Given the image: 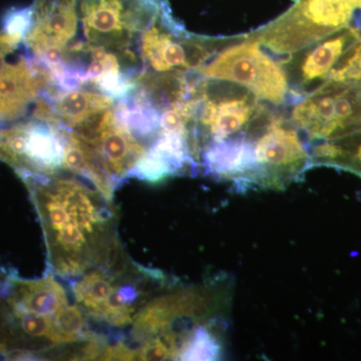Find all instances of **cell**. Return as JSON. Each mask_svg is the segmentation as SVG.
I'll use <instances>...</instances> for the list:
<instances>
[{
    "mask_svg": "<svg viewBox=\"0 0 361 361\" xmlns=\"http://www.w3.org/2000/svg\"><path fill=\"white\" fill-rule=\"evenodd\" d=\"M167 0H75L68 39L47 71L59 87L118 96L141 80L144 32Z\"/></svg>",
    "mask_w": 361,
    "mask_h": 361,
    "instance_id": "6da1fadb",
    "label": "cell"
},
{
    "mask_svg": "<svg viewBox=\"0 0 361 361\" xmlns=\"http://www.w3.org/2000/svg\"><path fill=\"white\" fill-rule=\"evenodd\" d=\"M44 228L54 275L73 279L106 265L123 250L116 233L111 198L87 179L63 171L20 176Z\"/></svg>",
    "mask_w": 361,
    "mask_h": 361,
    "instance_id": "7a4b0ae2",
    "label": "cell"
},
{
    "mask_svg": "<svg viewBox=\"0 0 361 361\" xmlns=\"http://www.w3.org/2000/svg\"><path fill=\"white\" fill-rule=\"evenodd\" d=\"M160 278L128 260L123 251L108 264L97 266L71 279L73 298L97 322L129 326L148 303Z\"/></svg>",
    "mask_w": 361,
    "mask_h": 361,
    "instance_id": "3957f363",
    "label": "cell"
},
{
    "mask_svg": "<svg viewBox=\"0 0 361 361\" xmlns=\"http://www.w3.org/2000/svg\"><path fill=\"white\" fill-rule=\"evenodd\" d=\"M344 30L361 32V0H294L279 18L249 37L287 56Z\"/></svg>",
    "mask_w": 361,
    "mask_h": 361,
    "instance_id": "277c9868",
    "label": "cell"
},
{
    "mask_svg": "<svg viewBox=\"0 0 361 361\" xmlns=\"http://www.w3.org/2000/svg\"><path fill=\"white\" fill-rule=\"evenodd\" d=\"M68 142V130L40 97L30 115L0 129V159L20 176L58 174L63 169Z\"/></svg>",
    "mask_w": 361,
    "mask_h": 361,
    "instance_id": "5b68a950",
    "label": "cell"
},
{
    "mask_svg": "<svg viewBox=\"0 0 361 361\" xmlns=\"http://www.w3.org/2000/svg\"><path fill=\"white\" fill-rule=\"evenodd\" d=\"M311 140L353 141L361 137V82L329 80L301 97L291 115Z\"/></svg>",
    "mask_w": 361,
    "mask_h": 361,
    "instance_id": "8992f818",
    "label": "cell"
},
{
    "mask_svg": "<svg viewBox=\"0 0 361 361\" xmlns=\"http://www.w3.org/2000/svg\"><path fill=\"white\" fill-rule=\"evenodd\" d=\"M196 71L208 80L243 85L256 99L277 106L284 104L289 94L288 78L279 61L270 59L250 37L228 44Z\"/></svg>",
    "mask_w": 361,
    "mask_h": 361,
    "instance_id": "52a82bcc",
    "label": "cell"
},
{
    "mask_svg": "<svg viewBox=\"0 0 361 361\" xmlns=\"http://www.w3.org/2000/svg\"><path fill=\"white\" fill-rule=\"evenodd\" d=\"M51 82L21 37L0 32V129L30 115Z\"/></svg>",
    "mask_w": 361,
    "mask_h": 361,
    "instance_id": "ba28073f",
    "label": "cell"
},
{
    "mask_svg": "<svg viewBox=\"0 0 361 361\" xmlns=\"http://www.w3.org/2000/svg\"><path fill=\"white\" fill-rule=\"evenodd\" d=\"M254 144L256 160L255 180L272 184L281 176L298 172L306 165L307 152L296 130L284 125L274 116L257 133Z\"/></svg>",
    "mask_w": 361,
    "mask_h": 361,
    "instance_id": "9c48e42d",
    "label": "cell"
},
{
    "mask_svg": "<svg viewBox=\"0 0 361 361\" xmlns=\"http://www.w3.org/2000/svg\"><path fill=\"white\" fill-rule=\"evenodd\" d=\"M44 97L56 120L70 130L116 103L113 97L87 85L63 89L51 82L44 90Z\"/></svg>",
    "mask_w": 361,
    "mask_h": 361,
    "instance_id": "30bf717a",
    "label": "cell"
},
{
    "mask_svg": "<svg viewBox=\"0 0 361 361\" xmlns=\"http://www.w3.org/2000/svg\"><path fill=\"white\" fill-rule=\"evenodd\" d=\"M200 153L207 173L226 179L255 180L254 142L249 141V137L238 135L234 139L210 142Z\"/></svg>",
    "mask_w": 361,
    "mask_h": 361,
    "instance_id": "8fae6325",
    "label": "cell"
},
{
    "mask_svg": "<svg viewBox=\"0 0 361 361\" xmlns=\"http://www.w3.org/2000/svg\"><path fill=\"white\" fill-rule=\"evenodd\" d=\"M220 355L221 345L216 336L200 326L183 341L177 357L180 360H216Z\"/></svg>",
    "mask_w": 361,
    "mask_h": 361,
    "instance_id": "7c38bea8",
    "label": "cell"
}]
</instances>
